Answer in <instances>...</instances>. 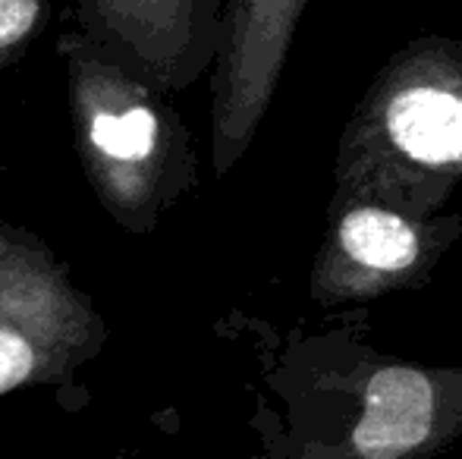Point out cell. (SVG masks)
<instances>
[{
  "mask_svg": "<svg viewBox=\"0 0 462 459\" xmlns=\"http://www.w3.org/2000/svg\"><path fill=\"white\" fill-rule=\"evenodd\" d=\"M462 183V44L419 38L383 63L343 126L337 196L434 215Z\"/></svg>",
  "mask_w": 462,
  "mask_h": 459,
  "instance_id": "6da1fadb",
  "label": "cell"
},
{
  "mask_svg": "<svg viewBox=\"0 0 462 459\" xmlns=\"http://www.w3.org/2000/svg\"><path fill=\"white\" fill-rule=\"evenodd\" d=\"M67 48L76 151L86 177L104 208L142 233L186 186V133L154 88L92 38H73Z\"/></svg>",
  "mask_w": 462,
  "mask_h": 459,
  "instance_id": "7a4b0ae2",
  "label": "cell"
},
{
  "mask_svg": "<svg viewBox=\"0 0 462 459\" xmlns=\"http://www.w3.org/2000/svg\"><path fill=\"white\" fill-rule=\"evenodd\" d=\"M97 337L92 306L54 255L0 227V397L67 374Z\"/></svg>",
  "mask_w": 462,
  "mask_h": 459,
  "instance_id": "3957f363",
  "label": "cell"
},
{
  "mask_svg": "<svg viewBox=\"0 0 462 459\" xmlns=\"http://www.w3.org/2000/svg\"><path fill=\"white\" fill-rule=\"evenodd\" d=\"M459 233V217L409 215L381 202L334 196L311 268V296L334 308L419 287Z\"/></svg>",
  "mask_w": 462,
  "mask_h": 459,
  "instance_id": "277c9868",
  "label": "cell"
},
{
  "mask_svg": "<svg viewBox=\"0 0 462 459\" xmlns=\"http://www.w3.org/2000/svg\"><path fill=\"white\" fill-rule=\"evenodd\" d=\"M309 0H226L214 69V173L252 145L283 76Z\"/></svg>",
  "mask_w": 462,
  "mask_h": 459,
  "instance_id": "5b68a950",
  "label": "cell"
},
{
  "mask_svg": "<svg viewBox=\"0 0 462 459\" xmlns=\"http://www.w3.org/2000/svg\"><path fill=\"white\" fill-rule=\"evenodd\" d=\"M462 435V368L374 365L330 459H431Z\"/></svg>",
  "mask_w": 462,
  "mask_h": 459,
  "instance_id": "8992f818",
  "label": "cell"
},
{
  "mask_svg": "<svg viewBox=\"0 0 462 459\" xmlns=\"http://www.w3.org/2000/svg\"><path fill=\"white\" fill-rule=\"evenodd\" d=\"M226 0H76L86 38L152 88H183L217 54Z\"/></svg>",
  "mask_w": 462,
  "mask_h": 459,
  "instance_id": "52a82bcc",
  "label": "cell"
},
{
  "mask_svg": "<svg viewBox=\"0 0 462 459\" xmlns=\"http://www.w3.org/2000/svg\"><path fill=\"white\" fill-rule=\"evenodd\" d=\"M48 0H0V63L13 60L48 23Z\"/></svg>",
  "mask_w": 462,
  "mask_h": 459,
  "instance_id": "ba28073f",
  "label": "cell"
}]
</instances>
